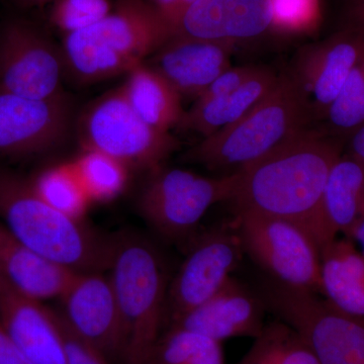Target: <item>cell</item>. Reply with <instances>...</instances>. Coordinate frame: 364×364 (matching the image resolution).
<instances>
[{
	"instance_id": "obj_39",
	"label": "cell",
	"mask_w": 364,
	"mask_h": 364,
	"mask_svg": "<svg viewBox=\"0 0 364 364\" xmlns=\"http://www.w3.org/2000/svg\"><path fill=\"white\" fill-rule=\"evenodd\" d=\"M179 1H181L182 14L184 13V11H186V9H188L189 6H191V4H193V2L196 1V0H179Z\"/></svg>"
},
{
	"instance_id": "obj_13",
	"label": "cell",
	"mask_w": 364,
	"mask_h": 364,
	"mask_svg": "<svg viewBox=\"0 0 364 364\" xmlns=\"http://www.w3.org/2000/svg\"><path fill=\"white\" fill-rule=\"evenodd\" d=\"M74 121L66 95L33 100L0 92V154L30 157L55 150L70 135Z\"/></svg>"
},
{
	"instance_id": "obj_38",
	"label": "cell",
	"mask_w": 364,
	"mask_h": 364,
	"mask_svg": "<svg viewBox=\"0 0 364 364\" xmlns=\"http://www.w3.org/2000/svg\"><path fill=\"white\" fill-rule=\"evenodd\" d=\"M14 6L21 9H32L52 4L56 0H9Z\"/></svg>"
},
{
	"instance_id": "obj_4",
	"label": "cell",
	"mask_w": 364,
	"mask_h": 364,
	"mask_svg": "<svg viewBox=\"0 0 364 364\" xmlns=\"http://www.w3.org/2000/svg\"><path fill=\"white\" fill-rule=\"evenodd\" d=\"M109 275L116 291L122 344L119 364H157L170 277L159 249L142 236H114Z\"/></svg>"
},
{
	"instance_id": "obj_10",
	"label": "cell",
	"mask_w": 364,
	"mask_h": 364,
	"mask_svg": "<svg viewBox=\"0 0 364 364\" xmlns=\"http://www.w3.org/2000/svg\"><path fill=\"white\" fill-rule=\"evenodd\" d=\"M61 47L42 26L23 16L0 23V92L33 100L65 95Z\"/></svg>"
},
{
	"instance_id": "obj_8",
	"label": "cell",
	"mask_w": 364,
	"mask_h": 364,
	"mask_svg": "<svg viewBox=\"0 0 364 364\" xmlns=\"http://www.w3.org/2000/svg\"><path fill=\"white\" fill-rule=\"evenodd\" d=\"M238 181V173L205 177L161 166L151 172L139 196V212L163 238L181 240L193 233L213 205L231 202Z\"/></svg>"
},
{
	"instance_id": "obj_1",
	"label": "cell",
	"mask_w": 364,
	"mask_h": 364,
	"mask_svg": "<svg viewBox=\"0 0 364 364\" xmlns=\"http://www.w3.org/2000/svg\"><path fill=\"white\" fill-rule=\"evenodd\" d=\"M344 143L317 128L304 131L284 147L237 172L238 184L230 203L236 213L293 222L322 248L332 241L323 220V195Z\"/></svg>"
},
{
	"instance_id": "obj_32",
	"label": "cell",
	"mask_w": 364,
	"mask_h": 364,
	"mask_svg": "<svg viewBox=\"0 0 364 364\" xmlns=\"http://www.w3.org/2000/svg\"><path fill=\"white\" fill-rule=\"evenodd\" d=\"M258 69L259 67L256 66L230 67L215 79L198 98L217 97L230 95L252 77Z\"/></svg>"
},
{
	"instance_id": "obj_19",
	"label": "cell",
	"mask_w": 364,
	"mask_h": 364,
	"mask_svg": "<svg viewBox=\"0 0 364 364\" xmlns=\"http://www.w3.org/2000/svg\"><path fill=\"white\" fill-rule=\"evenodd\" d=\"M0 272L7 286L23 296L40 301L61 298L77 273L28 248L1 222Z\"/></svg>"
},
{
	"instance_id": "obj_31",
	"label": "cell",
	"mask_w": 364,
	"mask_h": 364,
	"mask_svg": "<svg viewBox=\"0 0 364 364\" xmlns=\"http://www.w3.org/2000/svg\"><path fill=\"white\" fill-rule=\"evenodd\" d=\"M55 313L63 337L66 364H111L102 352L71 329L60 311Z\"/></svg>"
},
{
	"instance_id": "obj_33",
	"label": "cell",
	"mask_w": 364,
	"mask_h": 364,
	"mask_svg": "<svg viewBox=\"0 0 364 364\" xmlns=\"http://www.w3.org/2000/svg\"><path fill=\"white\" fill-rule=\"evenodd\" d=\"M0 364H32L21 353L0 322Z\"/></svg>"
},
{
	"instance_id": "obj_24",
	"label": "cell",
	"mask_w": 364,
	"mask_h": 364,
	"mask_svg": "<svg viewBox=\"0 0 364 364\" xmlns=\"http://www.w3.org/2000/svg\"><path fill=\"white\" fill-rule=\"evenodd\" d=\"M237 364H320L308 343L282 320L265 324Z\"/></svg>"
},
{
	"instance_id": "obj_29",
	"label": "cell",
	"mask_w": 364,
	"mask_h": 364,
	"mask_svg": "<svg viewBox=\"0 0 364 364\" xmlns=\"http://www.w3.org/2000/svg\"><path fill=\"white\" fill-rule=\"evenodd\" d=\"M112 7L114 0H56L50 9L49 23L64 37L104 20Z\"/></svg>"
},
{
	"instance_id": "obj_5",
	"label": "cell",
	"mask_w": 364,
	"mask_h": 364,
	"mask_svg": "<svg viewBox=\"0 0 364 364\" xmlns=\"http://www.w3.org/2000/svg\"><path fill=\"white\" fill-rule=\"evenodd\" d=\"M313 128L289 72L238 122L203 138L186 153L188 162L222 176L240 172Z\"/></svg>"
},
{
	"instance_id": "obj_21",
	"label": "cell",
	"mask_w": 364,
	"mask_h": 364,
	"mask_svg": "<svg viewBox=\"0 0 364 364\" xmlns=\"http://www.w3.org/2000/svg\"><path fill=\"white\" fill-rule=\"evenodd\" d=\"M320 296L341 312L364 318V257L346 237L321 248Z\"/></svg>"
},
{
	"instance_id": "obj_17",
	"label": "cell",
	"mask_w": 364,
	"mask_h": 364,
	"mask_svg": "<svg viewBox=\"0 0 364 364\" xmlns=\"http://www.w3.org/2000/svg\"><path fill=\"white\" fill-rule=\"evenodd\" d=\"M234 47L174 33L145 62L176 88L196 100L231 65Z\"/></svg>"
},
{
	"instance_id": "obj_34",
	"label": "cell",
	"mask_w": 364,
	"mask_h": 364,
	"mask_svg": "<svg viewBox=\"0 0 364 364\" xmlns=\"http://www.w3.org/2000/svg\"><path fill=\"white\" fill-rule=\"evenodd\" d=\"M151 6L157 9L172 28H176L177 21L181 16V6L179 0H148Z\"/></svg>"
},
{
	"instance_id": "obj_15",
	"label": "cell",
	"mask_w": 364,
	"mask_h": 364,
	"mask_svg": "<svg viewBox=\"0 0 364 364\" xmlns=\"http://www.w3.org/2000/svg\"><path fill=\"white\" fill-rule=\"evenodd\" d=\"M267 311L257 287L252 289L230 277L214 296L169 327L182 328L219 342L234 337L255 339L264 328Z\"/></svg>"
},
{
	"instance_id": "obj_3",
	"label": "cell",
	"mask_w": 364,
	"mask_h": 364,
	"mask_svg": "<svg viewBox=\"0 0 364 364\" xmlns=\"http://www.w3.org/2000/svg\"><path fill=\"white\" fill-rule=\"evenodd\" d=\"M0 222L14 237L47 259L77 273L105 272L114 236L97 233L80 219L45 202L30 178L0 168Z\"/></svg>"
},
{
	"instance_id": "obj_35",
	"label": "cell",
	"mask_w": 364,
	"mask_h": 364,
	"mask_svg": "<svg viewBox=\"0 0 364 364\" xmlns=\"http://www.w3.org/2000/svg\"><path fill=\"white\" fill-rule=\"evenodd\" d=\"M343 152L364 163V126L345 140Z\"/></svg>"
},
{
	"instance_id": "obj_27",
	"label": "cell",
	"mask_w": 364,
	"mask_h": 364,
	"mask_svg": "<svg viewBox=\"0 0 364 364\" xmlns=\"http://www.w3.org/2000/svg\"><path fill=\"white\" fill-rule=\"evenodd\" d=\"M90 202H107L123 193L129 169L109 155L85 150L72 161Z\"/></svg>"
},
{
	"instance_id": "obj_18",
	"label": "cell",
	"mask_w": 364,
	"mask_h": 364,
	"mask_svg": "<svg viewBox=\"0 0 364 364\" xmlns=\"http://www.w3.org/2000/svg\"><path fill=\"white\" fill-rule=\"evenodd\" d=\"M0 322L32 364H66L55 311L7 286L0 299Z\"/></svg>"
},
{
	"instance_id": "obj_23",
	"label": "cell",
	"mask_w": 364,
	"mask_h": 364,
	"mask_svg": "<svg viewBox=\"0 0 364 364\" xmlns=\"http://www.w3.org/2000/svg\"><path fill=\"white\" fill-rule=\"evenodd\" d=\"M124 95L138 116L162 132L178 128L184 116L182 97L168 81L144 63L126 75Z\"/></svg>"
},
{
	"instance_id": "obj_28",
	"label": "cell",
	"mask_w": 364,
	"mask_h": 364,
	"mask_svg": "<svg viewBox=\"0 0 364 364\" xmlns=\"http://www.w3.org/2000/svg\"><path fill=\"white\" fill-rule=\"evenodd\" d=\"M157 364H226L222 342L170 327L158 345Z\"/></svg>"
},
{
	"instance_id": "obj_25",
	"label": "cell",
	"mask_w": 364,
	"mask_h": 364,
	"mask_svg": "<svg viewBox=\"0 0 364 364\" xmlns=\"http://www.w3.org/2000/svg\"><path fill=\"white\" fill-rule=\"evenodd\" d=\"M30 181L46 203L71 217L80 219L90 203L72 162L41 170Z\"/></svg>"
},
{
	"instance_id": "obj_11",
	"label": "cell",
	"mask_w": 364,
	"mask_h": 364,
	"mask_svg": "<svg viewBox=\"0 0 364 364\" xmlns=\"http://www.w3.org/2000/svg\"><path fill=\"white\" fill-rule=\"evenodd\" d=\"M212 228L196 237L186 259L170 279L165 305V325L214 296L232 277L243 258L236 227Z\"/></svg>"
},
{
	"instance_id": "obj_37",
	"label": "cell",
	"mask_w": 364,
	"mask_h": 364,
	"mask_svg": "<svg viewBox=\"0 0 364 364\" xmlns=\"http://www.w3.org/2000/svg\"><path fill=\"white\" fill-rule=\"evenodd\" d=\"M350 240L354 242L356 247L360 251L364 257V215L361 218L360 221L356 224L354 229L352 230L350 236L348 237Z\"/></svg>"
},
{
	"instance_id": "obj_2",
	"label": "cell",
	"mask_w": 364,
	"mask_h": 364,
	"mask_svg": "<svg viewBox=\"0 0 364 364\" xmlns=\"http://www.w3.org/2000/svg\"><path fill=\"white\" fill-rule=\"evenodd\" d=\"M173 35L148 0H114L104 20L64 36L60 47L65 76L78 85H92L127 75Z\"/></svg>"
},
{
	"instance_id": "obj_20",
	"label": "cell",
	"mask_w": 364,
	"mask_h": 364,
	"mask_svg": "<svg viewBox=\"0 0 364 364\" xmlns=\"http://www.w3.org/2000/svg\"><path fill=\"white\" fill-rule=\"evenodd\" d=\"M279 75L272 69L259 67L252 77L234 92L222 97L198 98L195 105L184 112L177 129L193 132L203 138L224 130L259 104L279 82Z\"/></svg>"
},
{
	"instance_id": "obj_26",
	"label": "cell",
	"mask_w": 364,
	"mask_h": 364,
	"mask_svg": "<svg viewBox=\"0 0 364 364\" xmlns=\"http://www.w3.org/2000/svg\"><path fill=\"white\" fill-rule=\"evenodd\" d=\"M364 126V55L316 128L345 142Z\"/></svg>"
},
{
	"instance_id": "obj_40",
	"label": "cell",
	"mask_w": 364,
	"mask_h": 364,
	"mask_svg": "<svg viewBox=\"0 0 364 364\" xmlns=\"http://www.w3.org/2000/svg\"><path fill=\"white\" fill-rule=\"evenodd\" d=\"M7 287L6 280L2 277L1 272H0V299H1L2 294H4Z\"/></svg>"
},
{
	"instance_id": "obj_14",
	"label": "cell",
	"mask_w": 364,
	"mask_h": 364,
	"mask_svg": "<svg viewBox=\"0 0 364 364\" xmlns=\"http://www.w3.org/2000/svg\"><path fill=\"white\" fill-rule=\"evenodd\" d=\"M60 311L72 330L109 359L119 363L122 333L116 291L104 272L76 273L60 298Z\"/></svg>"
},
{
	"instance_id": "obj_12",
	"label": "cell",
	"mask_w": 364,
	"mask_h": 364,
	"mask_svg": "<svg viewBox=\"0 0 364 364\" xmlns=\"http://www.w3.org/2000/svg\"><path fill=\"white\" fill-rule=\"evenodd\" d=\"M364 55V31L346 25L325 40L304 47L289 76L313 128L324 119L356 64Z\"/></svg>"
},
{
	"instance_id": "obj_6",
	"label": "cell",
	"mask_w": 364,
	"mask_h": 364,
	"mask_svg": "<svg viewBox=\"0 0 364 364\" xmlns=\"http://www.w3.org/2000/svg\"><path fill=\"white\" fill-rule=\"evenodd\" d=\"M267 311L293 327L320 364H364V318L341 312L320 294L260 277Z\"/></svg>"
},
{
	"instance_id": "obj_16",
	"label": "cell",
	"mask_w": 364,
	"mask_h": 364,
	"mask_svg": "<svg viewBox=\"0 0 364 364\" xmlns=\"http://www.w3.org/2000/svg\"><path fill=\"white\" fill-rule=\"evenodd\" d=\"M272 0H196L174 33L235 47L272 30Z\"/></svg>"
},
{
	"instance_id": "obj_7",
	"label": "cell",
	"mask_w": 364,
	"mask_h": 364,
	"mask_svg": "<svg viewBox=\"0 0 364 364\" xmlns=\"http://www.w3.org/2000/svg\"><path fill=\"white\" fill-rule=\"evenodd\" d=\"M75 128L83 150L104 153L128 169L150 173L179 147L176 136L138 116L122 86L88 105L76 119Z\"/></svg>"
},
{
	"instance_id": "obj_36",
	"label": "cell",
	"mask_w": 364,
	"mask_h": 364,
	"mask_svg": "<svg viewBox=\"0 0 364 364\" xmlns=\"http://www.w3.org/2000/svg\"><path fill=\"white\" fill-rule=\"evenodd\" d=\"M347 20L348 23L364 31V0H346Z\"/></svg>"
},
{
	"instance_id": "obj_30",
	"label": "cell",
	"mask_w": 364,
	"mask_h": 364,
	"mask_svg": "<svg viewBox=\"0 0 364 364\" xmlns=\"http://www.w3.org/2000/svg\"><path fill=\"white\" fill-rule=\"evenodd\" d=\"M273 32L301 35L315 32L322 21L321 0H272Z\"/></svg>"
},
{
	"instance_id": "obj_22",
	"label": "cell",
	"mask_w": 364,
	"mask_h": 364,
	"mask_svg": "<svg viewBox=\"0 0 364 364\" xmlns=\"http://www.w3.org/2000/svg\"><path fill=\"white\" fill-rule=\"evenodd\" d=\"M322 215L330 238H348L364 215V163L347 153L333 165L326 182Z\"/></svg>"
},
{
	"instance_id": "obj_9",
	"label": "cell",
	"mask_w": 364,
	"mask_h": 364,
	"mask_svg": "<svg viewBox=\"0 0 364 364\" xmlns=\"http://www.w3.org/2000/svg\"><path fill=\"white\" fill-rule=\"evenodd\" d=\"M244 253L263 275L284 286L321 294V249L312 235L287 220L236 213Z\"/></svg>"
}]
</instances>
